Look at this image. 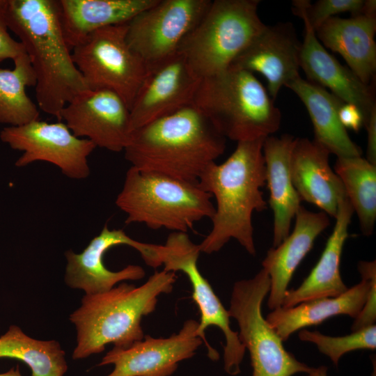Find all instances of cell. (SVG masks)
<instances>
[{
	"mask_svg": "<svg viewBox=\"0 0 376 376\" xmlns=\"http://www.w3.org/2000/svg\"><path fill=\"white\" fill-rule=\"evenodd\" d=\"M77 137L112 152L124 150L131 133L130 109L115 92L87 88L63 109L61 120Z\"/></svg>",
	"mask_w": 376,
	"mask_h": 376,
	"instance_id": "cell-13",
	"label": "cell"
},
{
	"mask_svg": "<svg viewBox=\"0 0 376 376\" xmlns=\"http://www.w3.org/2000/svg\"><path fill=\"white\" fill-rule=\"evenodd\" d=\"M2 5L7 26L33 69L38 108L61 120L65 106L88 87L65 40L58 1L2 0Z\"/></svg>",
	"mask_w": 376,
	"mask_h": 376,
	"instance_id": "cell-1",
	"label": "cell"
},
{
	"mask_svg": "<svg viewBox=\"0 0 376 376\" xmlns=\"http://www.w3.org/2000/svg\"><path fill=\"white\" fill-rule=\"evenodd\" d=\"M212 196L198 182H188L131 166L116 205L127 214L125 224L187 233L203 219H212Z\"/></svg>",
	"mask_w": 376,
	"mask_h": 376,
	"instance_id": "cell-6",
	"label": "cell"
},
{
	"mask_svg": "<svg viewBox=\"0 0 376 376\" xmlns=\"http://www.w3.org/2000/svg\"><path fill=\"white\" fill-rule=\"evenodd\" d=\"M296 138L290 134L269 136L263 142L266 183L273 212V247L290 234L292 219L301 206V199L292 184L290 162Z\"/></svg>",
	"mask_w": 376,
	"mask_h": 376,
	"instance_id": "cell-24",
	"label": "cell"
},
{
	"mask_svg": "<svg viewBox=\"0 0 376 376\" xmlns=\"http://www.w3.org/2000/svg\"><path fill=\"white\" fill-rule=\"evenodd\" d=\"M210 3V0H157L127 22V43L148 69L178 52Z\"/></svg>",
	"mask_w": 376,
	"mask_h": 376,
	"instance_id": "cell-11",
	"label": "cell"
},
{
	"mask_svg": "<svg viewBox=\"0 0 376 376\" xmlns=\"http://www.w3.org/2000/svg\"><path fill=\"white\" fill-rule=\"evenodd\" d=\"M201 251L187 233L173 232L164 244L154 246V267L164 265L166 272L181 271L185 273L192 286V298L198 307L201 318L197 335L207 350V356L212 361L219 358V352L211 347L205 336L209 326H216L224 334V363L225 371L230 375L240 373L245 347L238 336V332L231 329L230 316L207 280L201 274L197 266Z\"/></svg>",
	"mask_w": 376,
	"mask_h": 376,
	"instance_id": "cell-9",
	"label": "cell"
},
{
	"mask_svg": "<svg viewBox=\"0 0 376 376\" xmlns=\"http://www.w3.org/2000/svg\"><path fill=\"white\" fill-rule=\"evenodd\" d=\"M157 0H58L65 40L72 51L102 28L125 24Z\"/></svg>",
	"mask_w": 376,
	"mask_h": 376,
	"instance_id": "cell-25",
	"label": "cell"
},
{
	"mask_svg": "<svg viewBox=\"0 0 376 376\" xmlns=\"http://www.w3.org/2000/svg\"><path fill=\"white\" fill-rule=\"evenodd\" d=\"M358 270L361 281L340 295L312 299L290 308L281 306L267 315V321L285 341L295 331L319 324L336 315H347L355 319L363 308L372 286L376 284L375 260L360 261Z\"/></svg>",
	"mask_w": 376,
	"mask_h": 376,
	"instance_id": "cell-18",
	"label": "cell"
},
{
	"mask_svg": "<svg viewBox=\"0 0 376 376\" xmlns=\"http://www.w3.org/2000/svg\"><path fill=\"white\" fill-rule=\"evenodd\" d=\"M301 19L305 34L299 56L300 68L308 81L329 88L331 93L345 103L357 107L363 116L365 125L371 110L376 106L373 89L329 54L307 20Z\"/></svg>",
	"mask_w": 376,
	"mask_h": 376,
	"instance_id": "cell-20",
	"label": "cell"
},
{
	"mask_svg": "<svg viewBox=\"0 0 376 376\" xmlns=\"http://www.w3.org/2000/svg\"><path fill=\"white\" fill-rule=\"evenodd\" d=\"M226 139L194 103L132 130L124 149L132 167L198 182L226 148Z\"/></svg>",
	"mask_w": 376,
	"mask_h": 376,
	"instance_id": "cell-2",
	"label": "cell"
},
{
	"mask_svg": "<svg viewBox=\"0 0 376 376\" xmlns=\"http://www.w3.org/2000/svg\"><path fill=\"white\" fill-rule=\"evenodd\" d=\"M127 24L93 32L72 49V56L88 88L111 90L130 109L148 69L127 43Z\"/></svg>",
	"mask_w": 376,
	"mask_h": 376,
	"instance_id": "cell-10",
	"label": "cell"
},
{
	"mask_svg": "<svg viewBox=\"0 0 376 376\" xmlns=\"http://www.w3.org/2000/svg\"><path fill=\"white\" fill-rule=\"evenodd\" d=\"M372 362L373 364V371L372 373L371 376H376V362L374 357V360L373 357ZM308 376H327V367L324 366H321L318 368H311L310 371L307 373Z\"/></svg>",
	"mask_w": 376,
	"mask_h": 376,
	"instance_id": "cell-35",
	"label": "cell"
},
{
	"mask_svg": "<svg viewBox=\"0 0 376 376\" xmlns=\"http://www.w3.org/2000/svg\"><path fill=\"white\" fill-rule=\"evenodd\" d=\"M295 218L293 230L279 246L271 248L262 262L270 279L267 305L272 310L282 306L294 272L318 236L330 225L326 213L311 212L301 205Z\"/></svg>",
	"mask_w": 376,
	"mask_h": 376,
	"instance_id": "cell-21",
	"label": "cell"
},
{
	"mask_svg": "<svg viewBox=\"0 0 376 376\" xmlns=\"http://www.w3.org/2000/svg\"><path fill=\"white\" fill-rule=\"evenodd\" d=\"M198 327V322L191 319L169 338L146 335L128 347L113 346L97 366H114L106 376H170L179 362L191 358L203 343L197 335Z\"/></svg>",
	"mask_w": 376,
	"mask_h": 376,
	"instance_id": "cell-15",
	"label": "cell"
},
{
	"mask_svg": "<svg viewBox=\"0 0 376 376\" xmlns=\"http://www.w3.org/2000/svg\"><path fill=\"white\" fill-rule=\"evenodd\" d=\"M338 118L345 128L358 132L364 126V118L359 109L354 104L344 103L338 111Z\"/></svg>",
	"mask_w": 376,
	"mask_h": 376,
	"instance_id": "cell-33",
	"label": "cell"
},
{
	"mask_svg": "<svg viewBox=\"0 0 376 376\" xmlns=\"http://www.w3.org/2000/svg\"><path fill=\"white\" fill-rule=\"evenodd\" d=\"M301 47L291 22L266 25L230 65L263 75L274 100L283 86L300 76Z\"/></svg>",
	"mask_w": 376,
	"mask_h": 376,
	"instance_id": "cell-17",
	"label": "cell"
},
{
	"mask_svg": "<svg viewBox=\"0 0 376 376\" xmlns=\"http://www.w3.org/2000/svg\"><path fill=\"white\" fill-rule=\"evenodd\" d=\"M65 356L58 341L31 338L15 324L0 336V358L24 362L31 369V376H63L68 370Z\"/></svg>",
	"mask_w": 376,
	"mask_h": 376,
	"instance_id": "cell-28",
	"label": "cell"
},
{
	"mask_svg": "<svg viewBox=\"0 0 376 376\" xmlns=\"http://www.w3.org/2000/svg\"><path fill=\"white\" fill-rule=\"evenodd\" d=\"M13 61V69L0 68V123L17 127L38 120L40 112L26 92L36 84L28 55L25 52Z\"/></svg>",
	"mask_w": 376,
	"mask_h": 376,
	"instance_id": "cell-29",
	"label": "cell"
},
{
	"mask_svg": "<svg viewBox=\"0 0 376 376\" xmlns=\"http://www.w3.org/2000/svg\"><path fill=\"white\" fill-rule=\"evenodd\" d=\"M303 102L311 118L314 141L337 157L361 156L362 150L340 123L338 111L345 103L325 88L300 76L285 85Z\"/></svg>",
	"mask_w": 376,
	"mask_h": 376,
	"instance_id": "cell-26",
	"label": "cell"
},
{
	"mask_svg": "<svg viewBox=\"0 0 376 376\" xmlns=\"http://www.w3.org/2000/svg\"><path fill=\"white\" fill-rule=\"evenodd\" d=\"M265 139L237 142L225 162L211 164L200 176L198 185L217 203L212 229L198 244L201 252H217L235 239L249 254L256 255L252 215L267 208L261 191L266 184Z\"/></svg>",
	"mask_w": 376,
	"mask_h": 376,
	"instance_id": "cell-3",
	"label": "cell"
},
{
	"mask_svg": "<svg viewBox=\"0 0 376 376\" xmlns=\"http://www.w3.org/2000/svg\"><path fill=\"white\" fill-rule=\"evenodd\" d=\"M315 32L324 47L340 54L349 68L369 85L376 71V15L334 16Z\"/></svg>",
	"mask_w": 376,
	"mask_h": 376,
	"instance_id": "cell-22",
	"label": "cell"
},
{
	"mask_svg": "<svg viewBox=\"0 0 376 376\" xmlns=\"http://www.w3.org/2000/svg\"><path fill=\"white\" fill-rule=\"evenodd\" d=\"M301 340L314 343L319 351L327 356L335 366H338L341 357L357 350L376 348V326L373 324L353 331L352 334L333 337L322 334L317 331L302 329L299 333Z\"/></svg>",
	"mask_w": 376,
	"mask_h": 376,
	"instance_id": "cell-30",
	"label": "cell"
},
{
	"mask_svg": "<svg viewBox=\"0 0 376 376\" xmlns=\"http://www.w3.org/2000/svg\"><path fill=\"white\" fill-rule=\"evenodd\" d=\"M127 245L138 251L144 262L150 257L152 244L143 243L129 237L122 229H109L107 225L93 238L80 253L65 251L67 265L65 282L73 289H80L85 295L108 291L121 281H136L145 276L139 265H129L120 271L108 269L103 262L104 253L117 245Z\"/></svg>",
	"mask_w": 376,
	"mask_h": 376,
	"instance_id": "cell-16",
	"label": "cell"
},
{
	"mask_svg": "<svg viewBox=\"0 0 376 376\" xmlns=\"http://www.w3.org/2000/svg\"><path fill=\"white\" fill-rule=\"evenodd\" d=\"M364 0H319L311 4L308 0H295L292 11L305 18L315 31L323 22L335 15L350 12L352 16L362 13Z\"/></svg>",
	"mask_w": 376,
	"mask_h": 376,
	"instance_id": "cell-31",
	"label": "cell"
},
{
	"mask_svg": "<svg viewBox=\"0 0 376 376\" xmlns=\"http://www.w3.org/2000/svg\"><path fill=\"white\" fill-rule=\"evenodd\" d=\"M194 104L226 139L266 138L280 127L281 113L253 73L229 66L202 79Z\"/></svg>",
	"mask_w": 376,
	"mask_h": 376,
	"instance_id": "cell-5",
	"label": "cell"
},
{
	"mask_svg": "<svg viewBox=\"0 0 376 376\" xmlns=\"http://www.w3.org/2000/svg\"><path fill=\"white\" fill-rule=\"evenodd\" d=\"M364 127L367 131L366 159L376 165V106L371 110Z\"/></svg>",
	"mask_w": 376,
	"mask_h": 376,
	"instance_id": "cell-34",
	"label": "cell"
},
{
	"mask_svg": "<svg viewBox=\"0 0 376 376\" xmlns=\"http://www.w3.org/2000/svg\"><path fill=\"white\" fill-rule=\"evenodd\" d=\"M330 152L308 138H296L290 162L292 184L301 201L318 207L336 217L343 185L329 164Z\"/></svg>",
	"mask_w": 376,
	"mask_h": 376,
	"instance_id": "cell-19",
	"label": "cell"
},
{
	"mask_svg": "<svg viewBox=\"0 0 376 376\" xmlns=\"http://www.w3.org/2000/svg\"><path fill=\"white\" fill-rule=\"evenodd\" d=\"M259 0H214L182 41L181 53L201 79L227 69L265 28Z\"/></svg>",
	"mask_w": 376,
	"mask_h": 376,
	"instance_id": "cell-7",
	"label": "cell"
},
{
	"mask_svg": "<svg viewBox=\"0 0 376 376\" xmlns=\"http://www.w3.org/2000/svg\"><path fill=\"white\" fill-rule=\"evenodd\" d=\"M176 278L175 272L162 270L139 287L123 282L106 292L85 295L69 317L77 333L72 359L100 353L109 343L126 347L142 340L141 318L155 310L161 294L172 291Z\"/></svg>",
	"mask_w": 376,
	"mask_h": 376,
	"instance_id": "cell-4",
	"label": "cell"
},
{
	"mask_svg": "<svg viewBox=\"0 0 376 376\" xmlns=\"http://www.w3.org/2000/svg\"><path fill=\"white\" fill-rule=\"evenodd\" d=\"M334 171L357 214L361 233L371 235L376 221V165L361 156L337 157Z\"/></svg>",
	"mask_w": 376,
	"mask_h": 376,
	"instance_id": "cell-27",
	"label": "cell"
},
{
	"mask_svg": "<svg viewBox=\"0 0 376 376\" xmlns=\"http://www.w3.org/2000/svg\"><path fill=\"white\" fill-rule=\"evenodd\" d=\"M0 376H22L18 365L10 368L8 371L0 373Z\"/></svg>",
	"mask_w": 376,
	"mask_h": 376,
	"instance_id": "cell-36",
	"label": "cell"
},
{
	"mask_svg": "<svg viewBox=\"0 0 376 376\" xmlns=\"http://www.w3.org/2000/svg\"><path fill=\"white\" fill-rule=\"evenodd\" d=\"M201 81L179 52L148 68L130 109L132 132L194 103Z\"/></svg>",
	"mask_w": 376,
	"mask_h": 376,
	"instance_id": "cell-14",
	"label": "cell"
},
{
	"mask_svg": "<svg viewBox=\"0 0 376 376\" xmlns=\"http://www.w3.org/2000/svg\"><path fill=\"white\" fill-rule=\"evenodd\" d=\"M269 289V276L262 268L253 278L234 283L228 310L230 318L237 322L240 342L249 352L252 376L308 373L311 367L284 348L283 340L263 316L262 303Z\"/></svg>",
	"mask_w": 376,
	"mask_h": 376,
	"instance_id": "cell-8",
	"label": "cell"
},
{
	"mask_svg": "<svg viewBox=\"0 0 376 376\" xmlns=\"http://www.w3.org/2000/svg\"><path fill=\"white\" fill-rule=\"evenodd\" d=\"M8 29L3 15L2 0H0V63L6 59L14 61L26 52L22 44L14 40L9 34Z\"/></svg>",
	"mask_w": 376,
	"mask_h": 376,
	"instance_id": "cell-32",
	"label": "cell"
},
{
	"mask_svg": "<svg viewBox=\"0 0 376 376\" xmlns=\"http://www.w3.org/2000/svg\"><path fill=\"white\" fill-rule=\"evenodd\" d=\"M0 139L12 149L22 151L15 166L22 167L42 161L58 167L72 179H84L90 173L88 157L96 146L77 137L61 122L49 123L39 120L21 126H7Z\"/></svg>",
	"mask_w": 376,
	"mask_h": 376,
	"instance_id": "cell-12",
	"label": "cell"
},
{
	"mask_svg": "<svg viewBox=\"0 0 376 376\" xmlns=\"http://www.w3.org/2000/svg\"><path fill=\"white\" fill-rule=\"evenodd\" d=\"M353 213L349 200L346 196L343 197L334 227L319 260L297 288L286 291L282 307L290 308L312 299L336 297L348 289L342 280L340 267Z\"/></svg>",
	"mask_w": 376,
	"mask_h": 376,
	"instance_id": "cell-23",
	"label": "cell"
}]
</instances>
